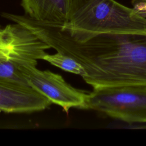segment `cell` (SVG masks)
I'll return each mask as SVG.
<instances>
[{"instance_id": "1", "label": "cell", "mask_w": 146, "mask_h": 146, "mask_svg": "<svg viewBox=\"0 0 146 146\" xmlns=\"http://www.w3.org/2000/svg\"><path fill=\"white\" fill-rule=\"evenodd\" d=\"M34 32L50 48L78 62L85 72L82 78L93 88L146 86V34H100L78 41L54 22H40Z\"/></svg>"}, {"instance_id": "2", "label": "cell", "mask_w": 146, "mask_h": 146, "mask_svg": "<svg viewBox=\"0 0 146 146\" xmlns=\"http://www.w3.org/2000/svg\"><path fill=\"white\" fill-rule=\"evenodd\" d=\"M63 29L78 41L107 34H146V18L115 0H70Z\"/></svg>"}, {"instance_id": "3", "label": "cell", "mask_w": 146, "mask_h": 146, "mask_svg": "<svg viewBox=\"0 0 146 146\" xmlns=\"http://www.w3.org/2000/svg\"><path fill=\"white\" fill-rule=\"evenodd\" d=\"M85 109L129 123H146V86L95 88L88 93Z\"/></svg>"}, {"instance_id": "4", "label": "cell", "mask_w": 146, "mask_h": 146, "mask_svg": "<svg viewBox=\"0 0 146 146\" xmlns=\"http://www.w3.org/2000/svg\"><path fill=\"white\" fill-rule=\"evenodd\" d=\"M34 64L18 66L35 91L60 106L66 112L71 108L85 109L88 93L73 87L61 75L49 70H40Z\"/></svg>"}, {"instance_id": "5", "label": "cell", "mask_w": 146, "mask_h": 146, "mask_svg": "<svg viewBox=\"0 0 146 146\" xmlns=\"http://www.w3.org/2000/svg\"><path fill=\"white\" fill-rule=\"evenodd\" d=\"M51 101L34 89L23 90L0 84V112L29 113L47 108Z\"/></svg>"}, {"instance_id": "6", "label": "cell", "mask_w": 146, "mask_h": 146, "mask_svg": "<svg viewBox=\"0 0 146 146\" xmlns=\"http://www.w3.org/2000/svg\"><path fill=\"white\" fill-rule=\"evenodd\" d=\"M69 4L70 0H21L26 15L40 22L65 23Z\"/></svg>"}, {"instance_id": "7", "label": "cell", "mask_w": 146, "mask_h": 146, "mask_svg": "<svg viewBox=\"0 0 146 146\" xmlns=\"http://www.w3.org/2000/svg\"><path fill=\"white\" fill-rule=\"evenodd\" d=\"M0 84L19 89H33L19 67L8 56L0 59Z\"/></svg>"}, {"instance_id": "8", "label": "cell", "mask_w": 146, "mask_h": 146, "mask_svg": "<svg viewBox=\"0 0 146 146\" xmlns=\"http://www.w3.org/2000/svg\"><path fill=\"white\" fill-rule=\"evenodd\" d=\"M42 60H44L60 69L80 75L82 78L84 75V70L83 67L76 60L72 58L57 52L54 54H46L42 58Z\"/></svg>"}]
</instances>
